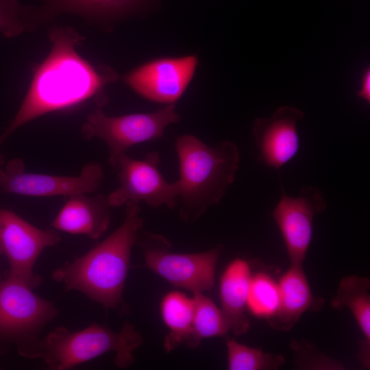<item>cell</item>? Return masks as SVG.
<instances>
[{
    "instance_id": "1",
    "label": "cell",
    "mask_w": 370,
    "mask_h": 370,
    "mask_svg": "<svg viewBox=\"0 0 370 370\" xmlns=\"http://www.w3.org/2000/svg\"><path fill=\"white\" fill-rule=\"evenodd\" d=\"M49 38L52 49L35 70L18 112L0 136V147L28 121L100 96L104 86L117 77L111 69L94 66L78 54L75 47L84 38L73 29L53 27ZM3 163L0 151V167Z\"/></svg>"
},
{
    "instance_id": "2",
    "label": "cell",
    "mask_w": 370,
    "mask_h": 370,
    "mask_svg": "<svg viewBox=\"0 0 370 370\" xmlns=\"http://www.w3.org/2000/svg\"><path fill=\"white\" fill-rule=\"evenodd\" d=\"M125 205V218L118 229L52 274L66 290L80 291L106 308H118L122 304L131 251L143 224L140 202L131 201Z\"/></svg>"
},
{
    "instance_id": "3",
    "label": "cell",
    "mask_w": 370,
    "mask_h": 370,
    "mask_svg": "<svg viewBox=\"0 0 370 370\" xmlns=\"http://www.w3.org/2000/svg\"><path fill=\"white\" fill-rule=\"evenodd\" d=\"M175 147L179 161V217L193 223L225 196L238 170L240 151L233 141L208 145L190 134L177 137Z\"/></svg>"
},
{
    "instance_id": "4",
    "label": "cell",
    "mask_w": 370,
    "mask_h": 370,
    "mask_svg": "<svg viewBox=\"0 0 370 370\" xmlns=\"http://www.w3.org/2000/svg\"><path fill=\"white\" fill-rule=\"evenodd\" d=\"M142 342L141 335L127 322L119 332L97 324L74 332L59 327L41 340L38 358L50 369L64 370L114 352V363L125 368L134 361L133 354Z\"/></svg>"
},
{
    "instance_id": "5",
    "label": "cell",
    "mask_w": 370,
    "mask_h": 370,
    "mask_svg": "<svg viewBox=\"0 0 370 370\" xmlns=\"http://www.w3.org/2000/svg\"><path fill=\"white\" fill-rule=\"evenodd\" d=\"M57 312L51 302L8 275L0 284V343H15L21 355L38 358L39 332Z\"/></svg>"
},
{
    "instance_id": "6",
    "label": "cell",
    "mask_w": 370,
    "mask_h": 370,
    "mask_svg": "<svg viewBox=\"0 0 370 370\" xmlns=\"http://www.w3.org/2000/svg\"><path fill=\"white\" fill-rule=\"evenodd\" d=\"M96 101L97 108L87 116L82 134L87 140L97 138L106 144L109 162L114 168L128 148L161 137L167 126L180 121L174 103L149 113L110 116L103 111L106 97L103 95Z\"/></svg>"
},
{
    "instance_id": "7",
    "label": "cell",
    "mask_w": 370,
    "mask_h": 370,
    "mask_svg": "<svg viewBox=\"0 0 370 370\" xmlns=\"http://www.w3.org/2000/svg\"><path fill=\"white\" fill-rule=\"evenodd\" d=\"M142 246L146 266L173 285L193 294L210 291L214 286L216 265L223 245L194 254L169 251L170 244L163 236L144 232Z\"/></svg>"
},
{
    "instance_id": "8",
    "label": "cell",
    "mask_w": 370,
    "mask_h": 370,
    "mask_svg": "<svg viewBox=\"0 0 370 370\" xmlns=\"http://www.w3.org/2000/svg\"><path fill=\"white\" fill-rule=\"evenodd\" d=\"M160 163V157L157 151L149 153L140 160L126 153L121 155L116 167L119 169L120 185L107 196L110 207H119L134 201H143L153 208H176L177 183L166 180L159 170Z\"/></svg>"
},
{
    "instance_id": "9",
    "label": "cell",
    "mask_w": 370,
    "mask_h": 370,
    "mask_svg": "<svg viewBox=\"0 0 370 370\" xmlns=\"http://www.w3.org/2000/svg\"><path fill=\"white\" fill-rule=\"evenodd\" d=\"M61 240L56 229L42 230L14 212L0 208V249L10 262L9 275L33 288L40 284L34 264L42 251Z\"/></svg>"
},
{
    "instance_id": "10",
    "label": "cell",
    "mask_w": 370,
    "mask_h": 370,
    "mask_svg": "<svg viewBox=\"0 0 370 370\" xmlns=\"http://www.w3.org/2000/svg\"><path fill=\"white\" fill-rule=\"evenodd\" d=\"M103 179V169L97 163L86 164L77 176L27 173L23 162L18 158L10 160L5 170L0 168V190L3 193L31 197H67L92 193L99 189Z\"/></svg>"
},
{
    "instance_id": "11",
    "label": "cell",
    "mask_w": 370,
    "mask_h": 370,
    "mask_svg": "<svg viewBox=\"0 0 370 370\" xmlns=\"http://www.w3.org/2000/svg\"><path fill=\"white\" fill-rule=\"evenodd\" d=\"M327 207L323 193L306 186L292 197L282 186V196L271 214L283 238L291 264L303 265L313 234L314 217Z\"/></svg>"
},
{
    "instance_id": "12",
    "label": "cell",
    "mask_w": 370,
    "mask_h": 370,
    "mask_svg": "<svg viewBox=\"0 0 370 370\" xmlns=\"http://www.w3.org/2000/svg\"><path fill=\"white\" fill-rule=\"evenodd\" d=\"M195 55L161 58L146 62L127 74L125 82L150 101L173 104L184 94L197 66Z\"/></svg>"
},
{
    "instance_id": "13",
    "label": "cell",
    "mask_w": 370,
    "mask_h": 370,
    "mask_svg": "<svg viewBox=\"0 0 370 370\" xmlns=\"http://www.w3.org/2000/svg\"><path fill=\"white\" fill-rule=\"evenodd\" d=\"M304 116L299 109L284 106L269 118L254 120L251 132L260 163L279 170L296 156L299 148L297 125Z\"/></svg>"
},
{
    "instance_id": "14",
    "label": "cell",
    "mask_w": 370,
    "mask_h": 370,
    "mask_svg": "<svg viewBox=\"0 0 370 370\" xmlns=\"http://www.w3.org/2000/svg\"><path fill=\"white\" fill-rule=\"evenodd\" d=\"M79 193L67 197V200L51 223L57 230L99 238L110 221L107 196Z\"/></svg>"
},
{
    "instance_id": "15",
    "label": "cell",
    "mask_w": 370,
    "mask_h": 370,
    "mask_svg": "<svg viewBox=\"0 0 370 370\" xmlns=\"http://www.w3.org/2000/svg\"><path fill=\"white\" fill-rule=\"evenodd\" d=\"M278 284V308L275 314L267 320L273 330H290L304 312L321 307L320 301L312 294L302 265L291 264Z\"/></svg>"
},
{
    "instance_id": "16",
    "label": "cell",
    "mask_w": 370,
    "mask_h": 370,
    "mask_svg": "<svg viewBox=\"0 0 370 370\" xmlns=\"http://www.w3.org/2000/svg\"><path fill=\"white\" fill-rule=\"evenodd\" d=\"M247 261L236 258L223 271L219 286L221 310L236 335L246 333L249 321L246 314L248 293L251 280Z\"/></svg>"
},
{
    "instance_id": "17",
    "label": "cell",
    "mask_w": 370,
    "mask_h": 370,
    "mask_svg": "<svg viewBox=\"0 0 370 370\" xmlns=\"http://www.w3.org/2000/svg\"><path fill=\"white\" fill-rule=\"evenodd\" d=\"M370 280L365 277L347 275L339 284L331 306L336 310L347 308L352 313L363 338L358 360L365 367L370 364Z\"/></svg>"
},
{
    "instance_id": "18",
    "label": "cell",
    "mask_w": 370,
    "mask_h": 370,
    "mask_svg": "<svg viewBox=\"0 0 370 370\" xmlns=\"http://www.w3.org/2000/svg\"><path fill=\"white\" fill-rule=\"evenodd\" d=\"M162 319L169 329L164 347L167 352L186 343L192 330L194 300L179 291H171L160 305Z\"/></svg>"
},
{
    "instance_id": "19",
    "label": "cell",
    "mask_w": 370,
    "mask_h": 370,
    "mask_svg": "<svg viewBox=\"0 0 370 370\" xmlns=\"http://www.w3.org/2000/svg\"><path fill=\"white\" fill-rule=\"evenodd\" d=\"M194 314L186 345L195 347L206 338L223 336L231 330L221 309L203 293L193 294Z\"/></svg>"
},
{
    "instance_id": "20",
    "label": "cell",
    "mask_w": 370,
    "mask_h": 370,
    "mask_svg": "<svg viewBox=\"0 0 370 370\" xmlns=\"http://www.w3.org/2000/svg\"><path fill=\"white\" fill-rule=\"evenodd\" d=\"M153 0H50L52 12H69L88 16H112L136 10Z\"/></svg>"
},
{
    "instance_id": "21",
    "label": "cell",
    "mask_w": 370,
    "mask_h": 370,
    "mask_svg": "<svg viewBox=\"0 0 370 370\" xmlns=\"http://www.w3.org/2000/svg\"><path fill=\"white\" fill-rule=\"evenodd\" d=\"M280 300L278 282L264 273L252 275L247 310L258 318L269 320L276 312Z\"/></svg>"
},
{
    "instance_id": "22",
    "label": "cell",
    "mask_w": 370,
    "mask_h": 370,
    "mask_svg": "<svg viewBox=\"0 0 370 370\" xmlns=\"http://www.w3.org/2000/svg\"><path fill=\"white\" fill-rule=\"evenodd\" d=\"M230 370H275L284 362L278 354L241 344L233 339L226 341Z\"/></svg>"
},
{
    "instance_id": "23",
    "label": "cell",
    "mask_w": 370,
    "mask_h": 370,
    "mask_svg": "<svg viewBox=\"0 0 370 370\" xmlns=\"http://www.w3.org/2000/svg\"><path fill=\"white\" fill-rule=\"evenodd\" d=\"M291 347L295 354L297 367L308 369H343L339 362L320 352L306 341H293Z\"/></svg>"
},
{
    "instance_id": "24",
    "label": "cell",
    "mask_w": 370,
    "mask_h": 370,
    "mask_svg": "<svg viewBox=\"0 0 370 370\" xmlns=\"http://www.w3.org/2000/svg\"><path fill=\"white\" fill-rule=\"evenodd\" d=\"M24 29L22 9L17 0H0V32L10 38L19 35Z\"/></svg>"
},
{
    "instance_id": "25",
    "label": "cell",
    "mask_w": 370,
    "mask_h": 370,
    "mask_svg": "<svg viewBox=\"0 0 370 370\" xmlns=\"http://www.w3.org/2000/svg\"><path fill=\"white\" fill-rule=\"evenodd\" d=\"M357 95L365 101L370 102V69L369 67L367 68L362 74L360 87L357 92Z\"/></svg>"
},
{
    "instance_id": "26",
    "label": "cell",
    "mask_w": 370,
    "mask_h": 370,
    "mask_svg": "<svg viewBox=\"0 0 370 370\" xmlns=\"http://www.w3.org/2000/svg\"><path fill=\"white\" fill-rule=\"evenodd\" d=\"M1 253H2V252H1V249H0V254H1Z\"/></svg>"
}]
</instances>
